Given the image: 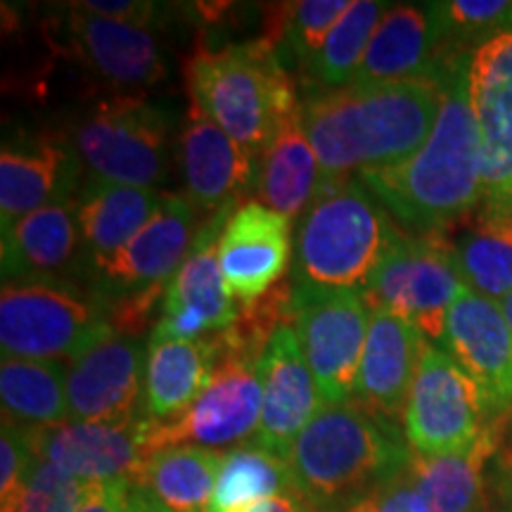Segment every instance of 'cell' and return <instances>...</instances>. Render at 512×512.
<instances>
[{"label":"cell","instance_id":"1","mask_svg":"<svg viewBox=\"0 0 512 512\" xmlns=\"http://www.w3.org/2000/svg\"><path fill=\"white\" fill-rule=\"evenodd\" d=\"M472 53L451 55L439 67L444 105L427 143L394 166L356 174L411 235L437 238L472 221L482 204V138L470 98Z\"/></svg>","mask_w":512,"mask_h":512},{"label":"cell","instance_id":"2","mask_svg":"<svg viewBox=\"0 0 512 512\" xmlns=\"http://www.w3.org/2000/svg\"><path fill=\"white\" fill-rule=\"evenodd\" d=\"M441 105L439 72L427 79L306 93L302 124L318 155L323 185L413 157L432 136Z\"/></svg>","mask_w":512,"mask_h":512},{"label":"cell","instance_id":"3","mask_svg":"<svg viewBox=\"0 0 512 512\" xmlns=\"http://www.w3.org/2000/svg\"><path fill=\"white\" fill-rule=\"evenodd\" d=\"M396 422L363 403H323L294 441L285 463L292 489L318 512L347 508L411 460Z\"/></svg>","mask_w":512,"mask_h":512},{"label":"cell","instance_id":"4","mask_svg":"<svg viewBox=\"0 0 512 512\" xmlns=\"http://www.w3.org/2000/svg\"><path fill=\"white\" fill-rule=\"evenodd\" d=\"M183 76L192 105L256 162L280 124L302 107L285 62L264 36L226 48L197 46Z\"/></svg>","mask_w":512,"mask_h":512},{"label":"cell","instance_id":"5","mask_svg":"<svg viewBox=\"0 0 512 512\" xmlns=\"http://www.w3.org/2000/svg\"><path fill=\"white\" fill-rule=\"evenodd\" d=\"M399 230L358 178L323 185L299 219L292 283L363 292Z\"/></svg>","mask_w":512,"mask_h":512},{"label":"cell","instance_id":"6","mask_svg":"<svg viewBox=\"0 0 512 512\" xmlns=\"http://www.w3.org/2000/svg\"><path fill=\"white\" fill-rule=\"evenodd\" d=\"M114 332L107 323V299L72 280H17L0 294L3 358L72 361Z\"/></svg>","mask_w":512,"mask_h":512},{"label":"cell","instance_id":"7","mask_svg":"<svg viewBox=\"0 0 512 512\" xmlns=\"http://www.w3.org/2000/svg\"><path fill=\"white\" fill-rule=\"evenodd\" d=\"M81 164L95 181L155 188L169 181L171 119L143 95H112L74 126Z\"/></svg>","mask_w":512,"mask_h":512},{"label":"cell","instance_id":"8","mask_svg":"<svg viewBox=\"0 0 512 512\" xmlns=\"http://www.w3.org/2000/svg\"><path fill=\"white\" fill-rule=\"evenodd\" d=\"M261 361L264 358L216 347L214 375L200 399L176 420H147V456L169 446H200L219 451V448L249 444L259 430L261 408H264Z\"/></svg>","mask_w":512,"mask_h":512},{"label":"cell","instance_id":"9","mask_svg":"<svg viewBox=\"0 0 512 512\" xmlns=\"http://www.w3.org/2000/svg\"><path fill=\"white\" fill-rule=\"evenodd\" d=\"M370 316L373 309L361 290L292 283L290 325L297 332L323 403L354 399Z\"/></svg>","mask_w":512,"mask_h":512},{"label":"cell","instance_id":"10","mask_svg":"<svg viewBox=\"0 0 512 512\" xmlns=\"http://www.w3.org/2000/svg\"><path fill=\"white\" fill-rule=\"evenodd\" d=\"M465 290L451 240L399 230L363 294L370 306H382L411 320L425 339L441 344L448 311Z\"/></svg>","mask_w":512,"mask_h":512},{"label":"cell","instance_id":"11","mask_svg":"<svg viewBox=\"0 0 512 512\" xmlns=\"http://www.w3.org/2000/svg\"><path fill=\"white\" fill-rule=\"evenodd\" d=\"M482 392L441 344L427 342L401 413V432L418 456L470 448L491 425Z\"/></svg>","mask_w":512,"mask_h":512},{"label":"cell","instance_id":"12","mask_svg":"<svg viewBox=\"0 0 512 512\" xmlns=\"http://www.w3.org/2000/svg\"><path fill=\"white\" fill-rule=\"evenodd\" d=\"M470 98L482 138V204L472 226L512 233V31L472 53Z\"/></svg>","mask_w":512,"mask_h":512},{"label":"cell","instance_id":"13","mask_svg":"<svg viewBox=\"0 0 512 512\" xmlns=\"http://www.w3.org/2000/svg\"><path fill=\"white\" fill-rule=\"evenodd\" d=\"M240 204H228L209 216L197 230L195 245L166 287L164 309L150 339L195 342L226 330L238 318L242 302L233 297L221 271L219 245L223 228Z\"/></svg>","mask_w":512,"mask_h":512},{"label":"cell","instance_id":"14","mask_svg":"<svg viewBox=\"0 0 512 512\" xmlns=\"http://www.w3.org/2000/svg\"><path fill=\"white\" fill-rule=\"evenodd\" d=\"M147 349L140 339L110 332L67 363V401L72 422H131L147 418Z\"/></svg>","mask_w":512,"mask_h":512},{"label":"cell","instance_id":"15","mask_svg":"<svg viewBox=\"0 0 512 512\" xmlns=\"http://www.w3.org/2000/svg\"><path fill=\"white\" fill-rule=\"evenodd\" d=\"M64 34L67 53L88 74L119 91L117 95H140L138 91L152 88L166 76L152 27L93 15L79 3H69Z\"/></svg>","mask_w":512,"mask_h":512},{"label":"cell","instance_id":"16","mask_svg":"<svg viewBox=\"0 0 512 512\" xmlns=\"http://www.w3.org/2000/svg\"><path fill=\"white\" fill-rule=\"evenodd\" d=\"M147 418L131 422H62L50 427H24L31 451L88 484L126 479L138 484L147 460Z\"/></svg>","mask_w":512,"mask_h":512},{"label":"cell","instance_id":"17","mask_svg":"<svg viewBox=\"0 0 512 512\" xmlns=\"http://www.w3.org/2000/svg\"><path fill=\"white\" fill-rule=\"evenodd\" d=\"M441 347L477 384L491 420L512 415V332L501 304L467 287L448 311Z\"/></svg>","mask_w":512,"mask_h":512},{"label":"cell","instance_id":"18","mask_svg":"<svg viewBox=\"0 0 512 512\" xmlns=\"http://www.w3.org/2000/svg\"><path fill=\"white\" fill-rule=\"evenodd\" d=\"M197 209L185 195L162 192L147 226L93 280L105 299L169 285L197 238Z\"/></svg>","mask_w":512,"mask_h":512},{"label":"cell","instance_id":"19","mask_svg":"<svg viewBox=\"0 0 512 512\" xmlns=\"http://www.w3.org/2000/svg\"><path fill=\"white\" fill-rule=\"evenodd\" d=\"M81 159L69 140L36 136L5 143L0 152V230L19 219L72 200L81 188Z\"/></svg>","mask_w":512,"mask_h":512},{"label":"cell","instance_id":"20","mask_svg":"<svg viewBox=\"0 0 512 512\" xmlns=\"http://www.w3.org/2000/svg\"><path fill=\"white\" fill-rule=\"evenodd\" d=\"M219 259L233 297L256 302L285 280L292 259L290 219L261 202L240 204L223 228Z\"/></svg>","mask_w":512,"mask_h":512},{"label":"cell","instance_id":"21","mask_svg":"<svg viewBox=\"0 0 512 512\" xmlns=\"http://www.w3.org/2000/svg\"><path fill=\"white\" fill-rule=\"evenodd\" d=\"M261 373L264 408L252 444L285 460L294 441L323 406L318 382L292 325H283L271 337Z\"/></svg>","mask_w":512,"mask_h":512},{"label":"cell","instance_id":"22","mask_svg":"<svg viewBox=\"0 0 512 512\" xmlns=\"http://www.w3.org/2000/svg\"><path fill=\"white\" fill-rule=\"evenodd\" d=\"M176 152L185 197L197 211L214 214L254 188L256 159L195 105L185 114Z\"/></svg>","mask_w":512,"mask_h":512},{"label":"cell","instance_id":"23","mask_svg":"<svg viewBox=\"0 0 512 512\" xmlns=\"http://www.w3.org/2000/svg\"><path fill=\"white\" fill-rule=\"evenodd\" d=\"M448 57L434 3L392 5L377 24L349 86L427 79L439 72Z\"/></svg>","mask_w":512,"mask_h":512},{"label":"cell","instance_id":"24","mask_svg":"<svg viewBox=\"0 0 512 512\" xmlns=\"http://www.w3.org/2000/svg\"><path fill=\"white\" fill-rule=\"evenodd\" d=\"M370 328L354 399L387 420H401L408 392L418 373L422 349L430 339L411 320L382 306H370Z\"/></svg>","mask_w":512,"mask_h":512},{"label":"cell","instance_id":"25","mask_svg":"<svg viewBox=\"0 0 512 512\" xmlns=\"http://www.w3.org/2000/svg\"><path fill=\"white\" fill-rule=\"evenodd\" d=\"M3 283L17 280H69L79 268H88L81 228L76 219V197L62 200L19 219L3 233Z\"/></svg>","mask_w":512,"mask_h":512},{"label":"cell","instance_id":"26","mask_svg":"<svg viewBox=\"0 0 512 512\" xmlns=\"http://www.w3.org/2000/svg\"><path fill=\"white\" fill-rule=\"evenodd\" d=\"M162 202L155 188H131L86 178L76 192V219L81 228L88 271L98 273L147 226Z\"/></svg>","mask_w":512,"mask_h":512},{"label":"cell","instance_id":"27","mask_svg":"<svg viewBox=\"0 0 512 512\" xmlns=\"http://www.w3.org/2000/svg\"><path fill=\"white\" fill-rule=\"evenodd\" d=\"M510 418L486 427L475 444L451 456L411 453L408 470L432 512H482L489 501L491 465L501 453Z\"/></svg>","mask_w":512,"mask_h":512},{"label":"cell","instance_id":"28","mask_svg":"<svg viewBox=\"0 0 512 512\" xmlns=\"http://www.w3.org/2000/svg\"><path fill=\"white\" fill-rule=\"evenodd\" d=\"M323 188V171L302 124V107L280 124L256 162L254 192L285 219H302Z\"/></svg>","mask_w":512,"mask_h":512},{"label":"cell","instance_id":"29","mask_svg":"<svg viewBox=\"0 0 512 512\" xmlns=\"http://www.w3.org/2000/svg\"><path fill=\"white\" fill-rule=\"evenodd\" d=\"M216 368V347L211 337L150 339L145 361V415L147 420L169 422L183 415L200 399Z\"/></svg>","mask_w":512,"mask_h":512},{"label":"cell","instance_id":"30","mask_svg":"<svg viewBox=\"0 0 512 512\" xmlns=\"http://www.w3.org/2000/svg\"><path fill=\"white\" fill-rule=\"evenodd\" d=\"M223 456L200 446L159 448L147 456L136 486L169 512H207Z\"/></svg>","mask_w":512,"mask_h":512},{"label":"cell","instance_id":"31","mask_svg":"<svg viewBox=\"0 0 512 512\" xmlns=\"http://www.w3.org/2000/svg\"><path fill=\"white\" fill-rule=\"evenodd\" d=\"M3 420L22 427H50L69 422L67 370L62 361L3 358L0 363Z\"/></svg>","mask_w":512,"mask_h":512},{"label":"cell","instance_id":"32","mask_svg":"<svg viewBox=\"0 0 512 512\" xmlns=\"http://www.w3.org/2000/svg\"><path fill=\"white\" fill-rule=\"evenodd\" d=\"M389 8L392 5L380 3V0H354L349 5L318 53L302 69L304 95L337 91L354 81L370 38Z\"/></svg>","mask_w":512,"mask_h":512},{"label":"cell","instance_id":"33","mask_svg":"<svg viewBox=\"0 0 512 512\" xmlns=\"http://www.w3.org/2000/svg\"><path fill=\"white\" fill-rule=\"evenodd\" d=\"M283 494H294L287 463L249 441L223 456L207 512H247Z\"/></svg>","mask_w":512,"mask_h":512},{"label":"cell","instance_id":"34","mask_svg":"<svg viewBox=\"0 0 512 512\" xmlns=\"http://www.w3.org/2000/svg\"><path fill=\"white\" fill-rule=\"evenodd\" d=\"M347 0H297L268 10L266 41L278 50L280 60L299 64V72L318 53L335 24L349 10Z\"/></svg>","mask_w":512,"mask_h":512},{"label":"cell","instance_id":"35","mask_svg":"<svg viewBox=\"0 0 512 512\" xmlns=\"http://www.w3.org/2000/svg\"><path fill=\"white\" fill-rule=\"evenodd\" d=\"M448 55L477 53L512 31V0H441L434 3Z\"/></svg>","mask_w":512,"mask_h":512},{"label":"cell","instance_id":"36","mask_svg":"<svg viewBox=\"0 0 512 512\" xmlns=\"http://www.w3.org/2000/svg\"><path fill=\"white\" fill-rule=\"evenodd\" d=\"M88 489L91 484L83 479L36 458L22 486L0 503V512H76Z\"/></svg>","mask_w":512,"mask_h":512},{"label":"cell","instance_id":"37","mask_svg":"<svg viewBox=\"0 0 512 512\" xmlns=\"http://www.w3.org/2000/svg\"><path fill=\"white\" fill-rule=\"evenodd\" d=\"M337 512H432L425 496L415 486L408 465L389 477L387 482L375 486L366 496L356 498L347 508Z\"/></svg>","mask_w":512,"mask_h":512},{"label":"cell","instance_id":"38","mask_svg":"<svg viewBox=\"0 0 512 512\" xmlns=\"http://www.w3.org/2000/svg\"><path fill=\"white\" fill-rule=\"evenodd\" d=\"M34 463L36 456L31 451L27 430L17 422L3 420V432H0V503L8 501L22 486Z\"/></svg>","mask_w":512,"mask_h":512},{"label":"cell","instance_id":"39","mask_svg":"<svg viewBox=\"0 0 512 512\" xmlns=\"http://www.w3.org/2000/svg\"><path fill=\"white\" fill-rule=\"evenodd\" d=\"M79 5L83 10L93 12V15L140 24V27H152L159 17L157 3H138V0H86V3Z\"/></svg>","mask_w":512,"mask_h":512},{"label":"cell","instance_id":"40","mask_svg":"<svg viewBox=\"0 0 512 512\" xmlns=\"http://www.w3.org/2000/svg\"><path fill=\"white\" fill-rule=\"evenodd\" d=\"M131 491L133 484L126 482V479L91 484V489H88L86 498H83L76 512H128Z\"/></svg>","mask_w":512,"mask_h":512},{"label":"cell","instance_id":"41","mask_svg":"<svg viewBox=\"0 0 512 512\" xmlns=\"http://www.w3.org/2000/svg\"><path fill=\"white\" fill-rule=\"evenodd\" d=\"M482 512H512V494L505 486L501 472H498L496 460L491 465V479H489V501H486Z\"/></svg>","mask_w":512,"mask_h":512},{"label":"cell","instance_id":"42","mask_svg":"<svg viewBox=\"0 0 512 512\" xmlns=\"http://www.w3.org/2000/svg\"><path fill=\"white\" fill-rule=\"evenodd\" d=\"M268 512H318L297 494H283L268 501Z\"/></svg>","mask_w":512,"mask_h":512},{"label":"cell","instance_id":"43","mask_svg":"<svg viewBox=\"0 0 512 512\" xmlns=\"http://www.w3.org/2000/svg\"><path fill=\"white\" fill-rule=\"evenodd\" d=\"M128 512H164V505L157 503L147 491L133 486L131 503H128Z\"/></svg>","mask_w":512,"mask_h":512},{"label":"cell","instance_id":"44","mask_svg":"<svg viewBox=\"0 0 512 512\" xmlns=\"http://www.w3.org/2000/svg\"><path fill=\"white\" fill-rule=\"evenodd\" d=\"M496 467H498V472H501L505 486H508L510 494H512V458L505 456L503 448H501V453L496 456Z\"/></svg>","mask_w":512,"mask_h":512},{"label":"cell","instance_id":"45","mask_svg":"<svg viewBox=\"0 0 512 512\" xmlns=\"http://www.w3.org/2000/svg\"><path fill=\"white\" fill-rule=\"evenodd\" d=\"M501 309H503V316H505V320H508L510 332H512V294H508V297L503 299V302H501Z\"/></svg>","mask_w":512,"mask_h":512},{"label":"cell","instance_id":"46","mask_svg":"<svg viewBox=\"0 0 512 512\" xmlns=\"http://www.w3.org/2000/svg\"><path fill=\"white\" fill-rule=\"evenodd\" d=\"M503 453L508 458H512V418H510V425H508V434H505V441H503Z\"/></svg>","mask_w":512,"mask_h":512},{"label":"cell","instance_id":"47","mask_svg":"<svg viewBox=\"0 0 512 512\" xmlns=\"http://www.w3.org/2000/svg\"><path fill=\"white\" fill-rule=\"evenodd\" d=\"M247 512H268V501L259 503V505H254V508H252V510H247Z\"/></svg>","mask_w":512,"mask_h":512},{"label":"cell","instance_id":"48","mask_svg":"<svg viewBox=\"0 0 512 512\" xmlns=\"http://www.w3.org/2000/svg\"><path fill=\"white\" fill-rule=\"evenodd\" d=\"M164 512H169V510H166V508H164Z\"/></svg>","mask_w":512,"mask_h":512},{"label":"cell","instance_id":"49","mask_svg":"<svg viewBox=\"0 0 512 512\" xmlns=\"http://www.w3.org/2000/svg\"><path fill=\"white\" fill-rule=\"evenodd\" d=\"M332 512H337V510H332Z\"/></svg>","mask_w":512,"mask_h":512}]
</instances>
